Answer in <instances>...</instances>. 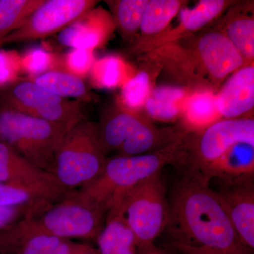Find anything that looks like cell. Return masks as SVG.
Listing matches in <instances>:
<instances>
[{"label":"cell","instance_id":"obj_1","mask_svg":"<svg viewBox=\"0 0 254 254\" xmlns=\"http://www.w3.org/2000/svg\"><path fill=\"white\" fill-rule=\"evenodd\" d=\"M211 179L187 167L175 182L168 200L167 227L176 240L186 245L251 254L234 230Z\"/></svg>","mask_w":254,"mask_h":254},{"label":"cell","instance_id":"obj_2","mask_svg":"<svg viewBox=\"0 0 254 254\" xmlns=\"http://www.w3.org/2000/svg\"><path fill=\"white\" fill-rule=\"evenodd\" d=\"M177 145L149 154L120 155L107 160L99 177L88 186L77 190L78 194L109 213L127 191L161 173L165 165L179 161Z\"/></svg>","mask_w":254,"mask_h":254},{"label":"cell","instance_id":"obj_3","mask_svg":"<svg viewBox=\"0 0 254 254\" xmlns=\"http://www.w3.org/2000/svg\"><path fill=\"white\" fill-rule=\"evenodd\" d=\"M106 161L98 126L82 119L66 131L60 142L51 173L66 190H80L99 177Z\"/></svg>","mask_w":254,"mask_h":254},{"label":"cell","instance_id":"obj_4","mask_svg":"<svg viewBox=\"0 0 254 254\" xmlns=\"http://www.w3.org/2000/svg\"><path fill=\"white\" fill-rule=\"evenodd\" d=\"M71 127L0 105V141L36 168L48 173H51L55 152Z\"/></svg>","mask_w":254,"mask_h":254},{"label":"cell","instance_id":"obj_5","mask_svg":"<svg viewBox=\"0 0 254 254\" xmlns=\"http://www.w3.org/2000/svg\"><path fill=\"white\" fill-rule=\"evenodd\" d=\"M120 217L136 238L137 245L154 243L166 229L168 199L161 173L155 174L127 191L107 220Z\"/></svg>","mask_w":254,"mask_h":254},{"label":"cell","instance_id":"obj_6","mask_svg":"<svg viewBox=\"0 0 254 254\" xmlns=\"http://www.w3.org/2000/svg\"><path fill=\"white\" fill-rule=\"evenodd\" d=\"M107 215L104 209L73 190L33 220L44 235L63 240H96L104 228Z\"/></svg>","mask_w":254,"mask_h":254},{"label":"cell","instance_id":"obj_7","mask_svg":"<svg viewBox=\"0 0 254 254\" xmlns=\"http://www.w3.org/2000/svg\"><path fill=\"white\" fill-rule=\"evenodd\" d=\"M0 105L33 118L69 127L86 118L82 102L53 94L28 78H16L0 88Z\"/></svg>","mask_w":254,"mask_h":254},{"label":"cell","instance_id":"obj_8","mask_svg":"<svg viewBox=\"0 0 254 254\" xmlns=\"http://www.w3.org/2000/svg\"><path fill=\"white\" fill-rule=\"evenodd\" d=\"M96 3L93 0H45L21 27L0 39V47L41 39L60 33L91 11Z\"/></svg>","mask_w":254,"mask_h":254},{"label":"cell","instance_id":"obj_9","mask_svg":"<svg viewBox=\"0 0 254 254\" xmlns=\"http://www.w3.org/2000/svg\"><path fill=\"white\" fill-rule=\"evenodd\" d=\"M239 143L254 145L252 119H229L210 125L197 143L196 154L189 167L201 171Z\"/></svg>","mask_w":254,"mask_h":254},{"label":"cell","instance_id":"obj_10","mask_svg":"<svg viewBox=\"0 0 254 254\" xmlns=\"http://www.w3.org/2000/svg\"><path fill=\"white\" fill-rule=\"evenodd\" d=\"M216 192L234 230L248 250L254 249V179L220 182Z\"/></svg>","mask_w":254,"mask_h":254},{"label":"cell","instance_id":"obj_11","mask_svg":"<svg viewBox=\"0 0 254 254\" xmlns=\"http://www.w3.org/2000/svg\"><path fill=\"white\" fill-rule=\"evenodd\" d=\"M71 191L57 180L25 183H0V206L33 207L46 210Z\"/></svg>","mask_w":254,"mask_h":254},{"label":"cell","instance_id":"obj_12","mask_svg":"<svg viewBox=\"0 0 254 254\" xmlns=\"http://www.w3.org/2000/svg\"><path fill=\"white\" fill-rule=\"evenodd\" d=\"M202 61L214 77L222 78L236 71L244 58L225 35L216 32L206 33L198 43Z\"/></svg>","mask_w":254,"mask_h":254},{"label":"cell","instance_id":"obj_13","mask_svg":"<svg viewBox=\"0 0 254 254\" xmlns=\"http://www.w3.org/2000/svg\"><path fill=\"white\" fill-rule=\"evenodd\" d=\"M254 105V68L247 66L235 72L216 98L218 112L233 119L243 115Z\"/></svg>","mask_w":254,"mask_h":254},{"label":"cell","instance_id":"obj_14","mask_svg":"<svg viewBox=\"0 0 254 254\" xmlns=\"http://www.w3.org/2000/svg\"><path fill=\"white\" fill-rule=\"evenodd\" d=\"M202 173L220 182L250 180L254 177V145L239 143L202 170Z\"/></svg>","mask_w":254,"mask_h":254},{"label":"cell","instance_id":"obj_15","mask_svg":"<svg viewBox=\"0 0 254 254\" xmlns=\"http://www.w3.org/2000/svg\"><path fill=\"white\" fill-rule=\"evenodd\" d=\"M57 180L53 174L36 168L0 141V183H25Z\"/></svg>","mask_w":254,"mask_h":254},{"label":"cell","instance_id":"obj_16","mask_svg":"<svg viewBox=\"0 0 254 254\" xmlns=\"http://www.w3.org/2000/svg\"><path fill=\"white\" fill-rule=\"evenodd\" d=\"M31 80L38 86L61 98L83 102L91 97L86 83L73 73L52 70L39 73Z\"/></svg>","mask_w":254,"mask_h":254},{"label":"cell","instance_id":"obj_17","mask_svg":"<svg viewBox=\"0 0 254 254\" xmlns=\"http://www.w3.org/2000/svg\"><path fill=\"white\" fill-rule=\"evenodd\" d=\"M96 241L98 254H137L136 238L120 217L106 220Z\"/></svg>","mask_w":254,"mask_h":254},{"label":"cell","instance_id":"obj_18","mask_svg":"<svg viewBox=\"0 0 254 254\" xmlns=\"http://www.w3.org/2000/svg\"><path fill=\"white\" fill-rule=\"evenodd\" d=\"M103 40V31L92 20L91 11L70 23L58 34V42L73 49L92 50Z\"/></svg>","mask_w":254,"mask_h":254},{"label":"cell","instance_id":"obj_19","mask_svg":"<svg viewBox=\"0 0 254 254\" xmlns=\"http://www.w3.org/2000/svg\"><path fill=\"white\" fill-rule=\"evenodd\" d=\"M142 123L131 114L120 113L110 117L101 126H98L100 143L105 153L109 150H119Z\"/></svg>","mask_w":254,"mask_h":254},{"label":"cell","instance_id":"obj_20","mask_svg":"<svg viewBox=\"0 0 254 254\" xmlns=\"http://www.w3.org/2000/svg\"><path fill=\"white\" fill-rule=\"evenodd\" d=\"M45 0H0V39L21 27Z\"/></svg>","mask_w":254,"mask_h":254},{"label":"cell","instance_id":"obj_21","mask_svg":"<svg viewBox=\"0 0 254 254\" xmlns=\"http://www.w3.org/2000/svg\"><path fill=\"white\" fill-rule=\"evenodd\" d=\"M184 95L182 89L173 87H160L152 92L145 106L150 117L159 120H170L179 113L178 101Z\"/></svg>","mask_w":254,"mask_h":254},{"label":"cell","instance_id":"obj_22","mask_svg":"<svg viewBox=\"0 0 254 254\" xmlns=\"http://www.w3.org/2000/svg\"><path fill=\"white\" fill-rule=\"evenodd\" d=\"M180 2L176 0H150L147 3L140 28L145 34L161 31L178 12Z\"/></svg>","mask_w":254,"mask_h":254},{"label":"cell","instance_id":"obj_23","mask_svg":"<svg viewBox=\"0 0 254 254\" xmlns=\"http://www.w3.org/2000/svg\"><path fill=\"white\" fill-rule=\"evenodd\" d=\"M163 133L142 123L119 149L120 155H142L163 141Z\"/></svg>","mask_w":254,"mask_h":254},{"label":"cell","instance_id":"obj_24","mask_svg":"<svg viewBox=\"0 0 254 254\" xmlns=\"http://www.w3.org/2000/svg\"><path fill=\"white\" fill-rule=\"evenodd\" d=\"M225 6L222 0H203L193 9L182 10L180 17L184 27L195 31L203 27L221 12Z\"/></svg>","mask_w":254,"mask_h":254},{"label":"cell","instance_id":"obj_25","mask_svg":"<svg viewBox=\"0 0 254 254\" xmlns=\"http://www.w3.org/2000/svg\"><path fill=\"white\" fill-rule=\"evenodd\" d=\"M227 38L247 58L254 55V21L252 18H240L232 21L227 28Z\"/></svg>","mask_w":254,"mask_h":254},{"label":"cell","instance_id":"obj_26","mask_svg":"<svg viewBox=\"0 0 254 254\" xmlns=\"http://www.w3.org/2000/svg\"><path fill=\"white\" fill-rule=\"evenodd\" d=\"M146 0H122L117 3V20L119 26L125 32L136 31L141 26Z\"/></svg>","mask_w":254,"mask_h":254},{"label":"cell","instance_id":"obj_27","mask_svg":"<svg viewBox=\"0 0 254 254\" xmlns=\"http://www.w3.org/2000/svg\"><path fill=\"white\" fill-rule=\"evenodd\" d=\"M149 92V76L145 71H141L127 82L123 87L122 96L127 106L136 108L144 104Z\"/></svg>","mask_w":254,"mask_h":254},{"label":"cell","instance_id":"obj_28","mask_svg":"<svg viewBox=\"0 0 254 254\" xmlns=\"http://www.w3.org/2000/svg\"><path fill=\"white\" fill-rule=\"evenodd\" d=\"M217 109L216 98L210 94H200L193 97L189 102L187 114L190 121L205 124L214 118Z\"/></svg>","mask_w":254,"mask_h":254},{"label":"cell","instance_id":"obj_29","mask_svg":"<svg viewBox=\"0 0 254 254\" xmlns=\"http://www.w3.org/2000/svg\"><path fill=\"white\" fill-rule=\"evenodd\" d=\"M95 78L105 88H113L122 78V65L120 60L108 57L97 64L94 69Z\"/></svg>","mask_w":254,"mask_h":254},{"label":"cell","instance_id":"obj_30","mask_svg":"<svg viewBox=\"0 0 254 254\" xmlns=\"http://www.w3.org/2000/svg\"><path fill=\"white\" fill-rule=\"evenodd\" d=\"M63 240L50 235H38L23 244L14 254H48Z\"/></svg>","mask_w":254,"mask_h":254},{"label":"cell","instance_id":"obj_31","mask_svg":"<svg viewBox=\"0 0 254 254\" xmlns=\"http://www.w3.org/2000/svg\"><path fill=\"white\" fill-rule=\"evenodd\" d=\"M44 211L33 207L0 206V230L23 219L38 216Z\"/></svg>","mask_w":254,"mask_h":254},{"label":"cell","instance_id":"obj_32","mask_svg":"<svg viewBox=\"0 0 254 254\" xmlns=\"http://www.w3.org/2000/svg\"><path fill=\"white\" fill-rule=\"evenodd\" d=\"M92 61L91 50L82 49H73L66 60L68 68L78 73L86 72L91 67Z\"/></svg>","mask_w":254,"mask_h":254},{"label":"cell","instance_id":"obj_33","mask_svg":"<svg viewBox=\"0 0 254 254\" xmlns=\"http://www.w3.org/2000/svg\"><path fill=\"white\" fill-rule=\"evenodd\" d=\"M50 62V55L41 50H35L23 59V66L29 72L41 73L46 71Z\"/></svg>","mask_w":254,"mask_h":254},{"label":"cell","instance_id":"obj_34","mask_svg":"<svg viewBox=\"0 0 254 254\" xmlns=\"http://www.w3.org/2000/svg\"><path fill=\"white\" fill-rule=\"evenodd\" d=\"M170 249L173 250L174 254H237L227 251L205 247H197L176 242H174L170 245Z\"/></svg>","mask_w":254,"mask_h":254},{"label":"cell","instance_id":"obj_35","mask_svg":"<svg viewBox=\"0 0 254 254\" xmlns=\"http://www.w3.org/2000/svg\"><path fill=\"white\" fill-rule=\"evenodd\" d=\"M11 55L6 52L0 51V88H2L14 81V67Z\"/></svg>","mask_w":254,"mask_h":254},{"label":"cell","instance_id":"obj_36","mask_svg":"<svg viewBox=\"0 0 254 254\" xmlns=\"http://www.w3.org/2000/svg\"><path fill=\"white\" fill-rule=\"evenodd\" d=\"M88 246L69 240H64L48 254H80L86 250Z\"/></svg>","mask_w":254,"mask_h":254},{"label":"cell","instance_id":"obj_37","mask_svg":"<svg viewBox=\"0 0 254 254\" xmlns=\"http://www.w3.org/2000/svg\"><path fill=\"white\" fill-rule=\"evenodd\" d=\"M137 254H168L167 252L158 248L154 243L138 246Z\"/></svg>","mask_w":254,"mask_h":254},{"label":"cell","instance_id":"obj_38","mask_svg":"<svg viewBox=\"0 0 254 254\" xmlns=\"http://www.w3.org/2000/svg\"><path fill=\"white\" fill-rule=\"evenodd\" d=\"M80 254H98V251L95 247L89 245L87 247L86 250L83 251V252Z\"/></svg>","mask_w":254,"mask_h":254}]
</instances>
